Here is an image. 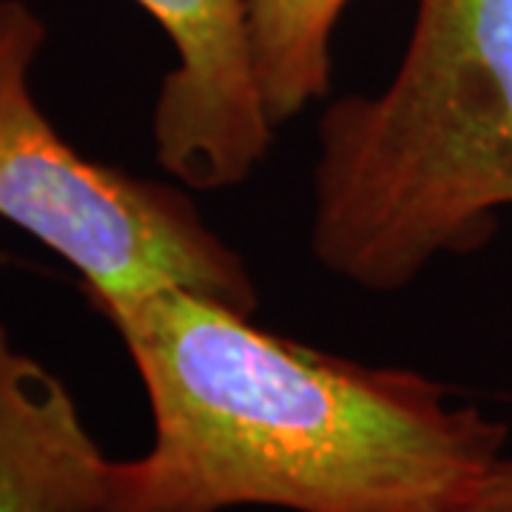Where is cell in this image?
<instances>
[{
    "mask_svg": "<svg viewBox=\"0 0 512 512\" xmlns=\"http://www.w3.org/2000/svg\"><path fill=\"white\" fill-rule=\"evenodd\" d=\"M151 410L100 512H461L507 424L439 382L256 328L188 288L103 308Z\"/></svg>",
    "mask_w": 512,
    "mask_h": 512,
    "instance_id": "cell-1",
    "label": "cell"
},
{
    "mask_svg": "<svg viewBox=\"0 0 512 512\" xmlns=\"http://www.w3.org/2000/svg\"><path fill=\"white\" fill-rule=\"evenodd\" d=\"M311 248L362 291L413 285L487 245L512 208V0H419L382 92L316 131Z\"/></svg>",
    "mask_w": 512,
    "mask_h": 512,
    "instance_id": "cell-2",
    "label": "cell"
},
{
    "mask_svg": "<svg viewBox=\"0 0 512 512\" xmlns=\"http://www.w3.org/2000/svg\"><path fill=\"white\" fill-rule=\"evenodd\" d=\"M46 37L26 0H0V220L69 262L97 311L188 288L254 316L248 265L183 188L89 160L57 134L32 89Z\"/></svg>",
    "mask_w": 512,
    "mask_h": 512,
    "instance_id": "cell-3",
    "label": "cell"
},
{
    "mask_svg": "<svg viewBox=\"0 0 512 512\" xmlns=\"http://www.w3.org/2000/svg\"><path fill=\"white\" fill-rule=\"evenodd\" d=\"M134 3L157 20L177 52L151 114L157 163L185 188L242 185L276 134L256 86L245 0Z\"/></svg>",
    "mask_w": 512,
    "mask_h": 512,
    "instance_id": "cell-4",
    "label": "cell"
},
{
    "mask_svg": "<svg viewBox=\"0 0 512 512\" xmlns=\"http://www.w3.org/2000/svg\"><path fill=\"white\" fill-rule=\"evenodd\" d=\"M109 473L72 390L0 322V512H100Z\"/></svg>",
    "mask_w": 512,
    "mask_h": 512,
    "instance_id": "cell-5",
    "label": "cell"
},
{
    "mask_svg": "<svg viewBox=\"0 0 512 512\" xmlns=\"http://www.w3.org/2000/svg\"><path fill=\"white\" fill-rule=\"evenodd\" d=\"M350 0H245L262 106L282 128L330 94V40Z\"/></svg>",
    "mask_w": 512,
    "mask_h": 512,
    "instance_id": "cell-6",
    "label": "cell"
},
{
    "mask_svg": "<svg viewBox=\"0 0 512 512\" xmlns=\"http://www.w3.org/2000/svg\"><path fill=\"white\" fill-rule=\"evenodd\" d=\"M461 512H512V458H501Z\"/></svg>",
    "mask_w": 512,
    "mask_h": 512,
    "instance_id": "cell-7",
    "label": "cell"
}]
</instances>
